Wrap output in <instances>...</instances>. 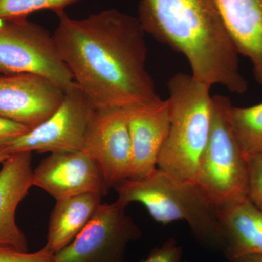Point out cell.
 <instances>
[{
  "label": "cell",
  "instance_id": "obj_20",
  "mask_svg": "<svg viewBox=\"0 0 262 262\" xmlns=\"http://www.w3.org/2000/svg\"><path fill=\"white\" fill-rule=\"evenodd\" d=\"M54 254L43 247L36 252H23L0 246V262H53Z\"/></svg>",
  "mask_w": 262,
  "mask_h": 262
},
{
  "label": "cell",
  "instance_id": "obj_7",
  "mask_svg": "<svg viewBox=\"0 0 262 262\" xmlns=\"http://www.w3.org/2000/svg\"><path fill=\"white\" fill-rule=\"evenodd\" d=\"M141 231L116 201L101 203L89 223L53 262H125L127 246Z\"/></svg>",
  "mask_w": 262,
  "mask_h": 262
},
{
  "label": "cell",
  "instance_id": "obj_6",
  "mask_svg": "<svg viewBox=\"0 0 262 262\" xmlns=\"http://www.w3.org/2000/svg\"><path fill=\"white\" fill-rule=\"evenodd\" d=\"M42 76L66 91L75 83L53 34L39 24L0 20V74Z\"/></svg>",
  "mask_w": 262,
  "mask_h": 262
},
{
  "label": "cell",
  "instance_id": "obj_16",
  "mask_svg": "<svg viewBox=\"0 0 262 262\" xmlns=\"http://www.w3.org/2000/svg\"><path fill=\"white\" fill-rule=\"evenodd\" d=\"M102 198L97 193H86L57 200L44 247L55 255L68 246L94 217Z\"/></svg>",
  "mask_w": 262,
  "mask_h": 262
},
{
  "label": "cell",
  "instance_id": "obj_2",
  "mask_svg": "<svg viewBox=\"0 0 262 262\" xmlns=\"http://www.w3.org/2000/svg\"><path fill=\"white\" fill-rule=\"evenodd\" d=\"M137 18L146 34L185 57L196 80L234 94L247 91L215 0H141Z\"/></svg>",
  "mask_w": 262,
  "mask_h": 262
},
{
  "label": "cell",
  "instance_id": "obj_17",
  "mask_svg": "<svg viewBox=\"0 0 262 262\" xmlns=\"http://www.w3.org/2000/svg\"><path fill=\"white\" fill-rule=\"evenodd\" d=\"M234 136L246 158L262 155V102L231 108Z\"/></svg>",
  "mask_w": 262,
  "mask_h": 262
},
{
  "label": "cell",
  "instance_id": "obj_10",
  "mask_svg": "<svg viewBox=\"0 0 262 262\" xmlns=\"http://www.w3.org/2000/svg\"><path fill=\"white\" fill-rule=\"evenodd\" d=\"M33 186L56 201L86 193L103 196L108 191L98 164L82 150L51 153L33 170Z\"/></svg>",
  "mask_w": 262,
  "mask_h": 262
},
{
  "label": "cell",
  "instance_id": "obj_24",
  "mask_svg": "<svg viewBox=\"0 0 262 262\" xmlns=\"http://www.w3.org/2000/svg\"><path fill=\"white\" fill-rule=\"evenodd\" d=\"M10 155L11 154L10 153L9 149H8L7 144L0 145V163H3Z\"/></svg>",
  "mask_w": 262,
  "mask_h": 262
},
{
  "label": "cell",
  "instance_id": "obj_22",
  "mask_svg": "<svg viewBox=\"0 0 262 262\" xmlns=\"http://www.w3.org/2000/svg\"><path fill=\"white\" fill-rule=\"evenodd\" d=\"M30 129L23 124L0 117V145L8 144Z\"/></svg>",
  "mask_w": 262,
  "mask_h": 262
},
{
  "label": "cell",
  "instance_id": "obj_13",
  "mask_svg": "<svg viewBox=\"0 0 262 262\" xmlns=\"http://www.w3.org/2000/svg\"><path fill=\"white\" fill-rule=\"evenodd\" d=\"M0 170V246L28 252L25 234L16 223L17 208L33 186L32 152L11 154Z\"/></svg>",
  "mask_w": 262,
  "mask_h": 262
},
{
  "label": "cell",
  "instance_id": "obj_4",
  "mask_svg": "<svg viewBox=\"0 0 262 262\" xmlns=\"http://www.w3.org/2000/svg\"><path fill=\"white\" fill-rule=\"evenodd\" d=\"M115 189L116 202L123 208L140 203L153 220L163 225L184 221L202 244L223 248L216 207L196 184L181 182L157 168L144 178L127 179Z\"/></svg>",
  "mask_w": 262,
  "mask_h": 262
},
{
  "label": "cell",
  "instance_id": "obj_5",
  "mask_svg": "<svg viewBox=\"0 0 262 262\" xmlns=\"http://www.w3.org/2000/svg\"><path fill=\"white\" fill-rule=\"evenodd\" d=\"M213 98L209 139L198 169L196 185L215 207L247 195L248 159L234 136L230 99Z\"/></svg>",
  "mask_w": 262,
  "mask_h": 262
},
{
  "label": "cell",
  "instance_id": "obj_11",
  "mask_svg": "<svg viewBox=\"0 0 262 262\" xmlns=\"http://www.w3.org/2000/svg\"><path fill=\"white\" fill-rule=\"evenodd\" d=\"M64 94L42 76L0 74V117L33 128L56 111Z\"/></svg>",
  "mask_w": 262,
  "mask_h": 262
},
{
  "label": "cell",
  "instance_id": "obj_3",
  "mask_svg": "<svg viewBox=\"0 0 262 262\" xmlns=\"http://www.w3.org/2000/svg\"><path fill=\"white\" fill-rule=\"evenodd\" d=\"M167 85L170 125L157 168L181 182L196 184L211 133V87L184 73L172 76Z\"/></svg>",
  "mask_w": 262,
  "mask_h": 262
},
{
  "label": "cell",
  "instance_id": "obj_9",
  "mask_svg": "<svg viewBox=\"0 0 262 262\" xmlns=\"http://www.w3.org/2000/svg\"><path fill=\"white\" fill-rule=\"evenodd\" d=\"M82 151L98 164L108 190L129 179L132 154L125 108L95 110Z\"/></svg>",
  "mask_w": 262,
  "mask_h": 262
},
{
  "label": "cell",
  "instance_id": "obj_8",
  "mask_svg": "<svg viewBox=\"0 0 262 262\" xmlns=\"http://www.w3.org/2000/svg\"><path fill=\"white\" fill-rule=\"evenodd\" d=\"M95 110L75 82L65 91L63 101L51 116L7 144L10 154L83 150Z\"/></svg>",
  "mask_w": 262,
  "mask_h": 262
},
{
  "label": "cell",
  "instance_id": "obj_12",
  "mask_svg": "<svg viewBox=\"0 0 262 262\" xmlns=\"http://www.w3.org/2000/svg\"><path fill=\"white\" fill-rule=\"evenodd\" d=\"M131 142L130 178L147 177L157 169L170 125L168 100L125 108Z\"/></svg>",
  "mask_w": 262,
  "mask_h": 262
},
{
  "label": "cell",
  "instance_id": "obj_18",
  "mask_svg": "<svg viewBox=\"0 0 262 262\" xmlns=\"http://www.w3.org/2000/svg\"><path fill=\"white\" fill-rule=\"evenodd\" d=\"M81 0H0V20H22L40 10H51L56 15Z\"/></svg>",
  "mask_w": 262,
  "mask_h": 262
},
{
  "label": "cell",
  "instance_id": "obj_1",
  "mask_svg": "<svg viewBox=\"0 0 262 262\" xmlns=\"http://www.w3.org/2000/svg\"><path fill=\"white\" fill-rule=\"evenodd\" d=\"M53 33L75 83L97 108H127L160 101L146 68V32L139 19L103 10L83 19L64 12Z\"/></svg>",
  "mask_w": 262,
  "mask_h": 262
},
{
  "label": "cell",
  "instance_id": "obj_23",
  "mask_svg": "<svg viewBox=\"0 0 262 262\" xmlns=\"http://www.w3.org/2000/svg\"><path fill=\"white\" fill-rule=\"evenodd\" d=\"M233 262H262V255H250V256L238 258Z\"/></svg>",
  "mask_w": 262,
  "mask_h": 262
},
{
  "label": "cell",
  "instance_id": "obj_19",
  "mask_svg": "<svg viewBox=\"0 0 262 262\" xmlns=\"http://www.w3.org/2000/svg\"><path fill=\"white\" fill-rule=\"evenodd\" d=\"M248 159L247 196L262 210V155Z\"/></svg>",
  "mask_w": 262,
  "mask_h": 262
},
{
  "label": "cell",
  "instance_id": "obj_15",
  "mask_svg": "<svg viewBox=\"0 0 262 262\" xmlns=\"http://www.w3.org/2000/svg\"><path fill=\"white\" fill-rule=\"evenodd\" d=\"M239 55L249 60L262 86V0H215Z\"/></svg>",
  "mask_w": 262,
  "mask_h": 262
},
{
  "label": "cell",
  "instance_id": "obj_21",
  "mask_svg": "<svg viewBox=\"0 0 262 262\" xmlns=\"http://www.w3.org/2000/svg\"><path fill=\"white\" fill-rule=\"evenodd\" d=\"M140 262H186L183 258L182 246L176 239L168 238L163 244L150 251Z\"/></svg>",
  "mask_w": 262,
  "mask_h": 262
},
{
  "label": "cell",
  "instance_id": "obj_14",
  "mask_svg": "<svg viewBox=\"0 0 262 262\" xmlns=\"http://www.w3.org/2000/svg\"><path fill=\"white\" fill-rule=\"evenodd\" d=\"M223 235L225 257L233 262L250 255H262V210L241 196L216 208Z\"/></svg>",
  "mask_w": 262,
  "mask_h": 262
}]
</instances>
